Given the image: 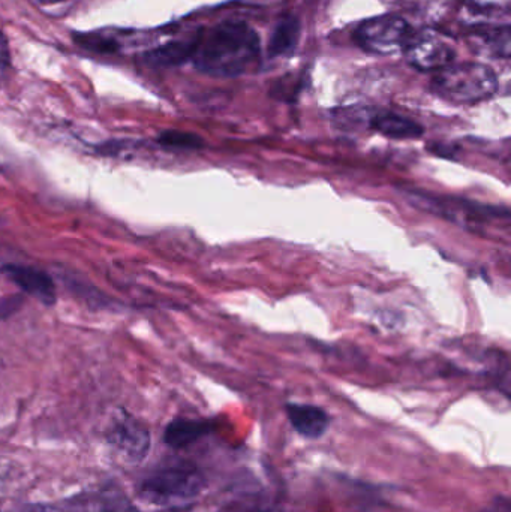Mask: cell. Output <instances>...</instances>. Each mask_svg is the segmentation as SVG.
<instances>
[{
	"label": "cell",
	"instance_id": "cell-1",
	"mask_svg": "<svg viewBox=\"0 0 511 512\" xmlns=\"http://www.w3.org/2000/svg\"><path fill=\"white\" fill-rule=\"evenodd\" d=\"M260 51V36L248 23L228 20L197 36L191 60L204 74L234 78L260 60Z\"/></svg>",
	"mask_w": 511,
	"mask_h": 512
},
{
	"label": "cell",
	"instance_id": "cell-2",
	"mask_svg": "<svg viewBox=\"0 0 511 512\" xmlns=\"http://www.w3.org/2000/svg\"><path fill=\"white\" fill-rule=\"evenodd\" d=\"M206 489V478L194 463L177 460L155 469L140 484V496L158 507H180Z\"/></svg>",
	"mask_w": 511,
	"mask_h": 512
},
{
	"label": "cell",
	"instance_id": "cell-3",
	"mask_svg": "<svg viewBox=\"0 0 511 512\" xmlns=\"http://www.w3.org/2000/svg\"><path fill=\"white\" fill-rule=\"evenodd\" d=\"M431 90L450 104L476 105L497 93L498 78L494 69L483 63H452L435 72Z\"/></svg>",
	"mask_w": 511,
	"mask_h": 512
},
{
	"label": "cell",
	"instance_id": "cell-4",
	"mask_svg": "<svg viewBox=\"0 0 511 512\" xmlns=\"http://www.w3.org/2000/svg\"><path fill=\"white\" fill-rule=\"evenodd\" d=\"M414 29L398 15H380L363 21L354 33L357 45L380 56L402 53L413 36Z\"/></svg>",
	"mask_w": 511,
	"mask_h": 512
},
{
	"label": "cell",
	"instance_id": "cell-5",
	"mask_svg": "<svg viewBox=\"0 0 511 512\" xmlns=\"http://www.w3.org/2000/svg\"><path fill=\"white\" fill-rule=\"evenodd\" d=\"M407 62L417 71L438 72L446 66L452 65L456 59V50L443 35L434 30L416 32L408 41L407 47L402 51Z\"/></svg>",
	"mask_w": 511,
	"mask_h": 512
},
{
	"label": "cell",
	"instance_id": "cell-6",
	"mask_svg": "<svg viewBox=\"0 0 511 512\" xmlns=\"http://www.w3.org/2000/svg\"><path fill=\"white\" fill-rule=\"evenodd\" d=\"M108 444L126 463H140L150 450V433L128 412L119 411L107 432Z\"/></svg>",
	"mask_w": 511,
	"mask_h": 512
},
{
	"label": "cell",
	"instance_id": "cell-7",
	"mask_svg": "<svg viewBox=\"0 0 511 512\" xmlns=\"http://www.w3.org/2000/svg\"><path fill=\"white\" fill-rule=\"evenodd\" d=\"M0 273L11 280L17 288L26 292L29 297L35 298L44 306H54L57 301L56 285L50 274L39 268L21 264H2Z\"/></svg>",
	"mask_w": 511,
	"mask_h": 512
},
{
	"label": "cell",
	"instance_id": "cell-8",
	"mask_svg": "<svg viewBox=\"0 0 511 512\" xmlns=\"http://www.w3.org/2000/svg\"><path fill=\"white\" fill-rule=\"evenodd\" d=\"M288 420L299 435L308 439H318L330 427V417L323 408L314 405H299L288 403Z\"/></svg>",
	"mask_w": 511,
	"mask_h": 512
},
{
	"label": "cell",
	"instance_id": "cell-9",
	"mask_svg": "<svg viewBox=\"0 0 511 512\" xmlns=\"http://www.w3.org/2000/svg\"><path fill=\"white\" fill-rule=\"evenodd\" d=\"M368 126L372 131L392 140H416L425 132L419 123L392 111H378L371 114Z\"/></svg>",
	"mask_w": 511,
	"mask_h": 512
},
{
	"label": "cell",
	"instance_id": "cell-10",
	"mask_svg": "<svg viewBox=\"0 0 511 512\" xmlns=\"http://www.w3.org/2000/svg\"><path fill=\"white\" fill-rule=\"evenodd\" d=\"M212 432V423L203 420H189V418H177L171 421L165 429V444L171 448H186L194 444L203 436Z\"/></svg>",
	"mask_w": 511,
	"mask_h": 512
},
{
	"label": "cell",
	"instance_id": "cell-11",
	"mask_svg": "<svg viewBox=\"0 0 511 512\" xmlns=\"http://www.w3.org/2000/svg\"><path fill=\"white\" fill-rule=\"evenodd\" d=\"M69 512H137L131 502L116 490H102L93 495L84 496L75 502Z\"/></svg>",
	"mask_w": 511,
	"mask_h": 512
},
{
	"label": "cell",
	"instance_id": "cell-12",
	"mask_svg": "<svg viewBox=\"0 0 511 512\" xmlns=\"http://www.w3.org/2000/svg\"><path fill=\"white\" fill-rule=\"evenodd\" d=\"M195 44H197V38L171 42V44L144 54V60L153 68H173V66L182 65L186 60L192 59Z\"/></svg>",
	"mask_w": 511,
	"mask_h": 512
},
{
	"label": "cell",
	"instance_id": "cell-13",
	"mask_svg": "<svg viewBox=\"0 0 511 512\" xmlns=\"http://www.w3.org/2000/svg\"><path fill=\"white\" fill-rule=\"evenodd\" d=\"M300 23L296 17L281 18L273 29L269 41V56L282 57L293 53L299 44Z\"/></svg>",
	"mask_w": 511,
	"mask_h": 512
},
{
	"label": "cell",
	"instance_id": "cell-14",
	"mask_svg": "<svg viewBox=\"0 0 511 512\" xmlns=\"http://www.w3.org/2000/svg\"><path fill=\"white\" fill-rule=\"evenodd\" d=\"M474 39H476L477 45H479L486 54L500 57V59H509L511 47L509 26L476 33V35H474Z\"/></svg>",
	"mask_w": 511,
	"mask_h": 512
},
{
	"label": "cell",
	"instance_id": "cell-15",
	"mask_svg": "<svg viewBox=\"0 0 511 512\" xmlns=\"http://www.w3.org/2000/svg\"><path fill=\"white\" fill-rule=\"evenodd\" d=\"M158 143L159 146L171 150H200L204 147V141L200 135L176 131V129L161 132L158 137Z\"/></svg>",
	"mask_w": 511,
	"mask_h": 512
},
{
	"label": "cell",
	"instance_id": "cell-16",
	"mask_svg": "<svg viewBox=\"0 0 511 512\" xmlns=\"http://www.w3.org/2000/svg\"><path fill=\"white\" fill-rule=\"evenodd\" d=\"M480 512H511V505L509 499H497L491 507L485 508Z\"/></svg>",
	"mask_w": 511,
	"mask_h": 512
},
{
	"label": "cell",
	"instance_id": "cell-17",
	"mask_svg": "<svg viewBox=\"0 0 511 512\" xmlns=\"http://www.w3.org/2000/svg\"><path fill=\"white\" fill-rule=\"evenodd\" d=\"M8 62V44H6V39L5 36H3V33H0V63H2V65H8Z\"/></svg>",
	"mask_w": 511,
	"mask_h": 512
},
{
	"label": "cell",
	"instance_id": "cell-18",
	"mask_svg": "<svg viewBox=\"0 0 511 512\" xmlns=\"http://www.w3.org/2000/svg\"><path fill=\"white\" fill-rule=\"evenodd\" d=\"M30 512H56V511H54L53 508L41 507V505H39V507L33 508V511H30Z\"/></svg>",
	"mask_w": 511,
	"mask_h": 512
},
{
	"label": "cell",
	"instance_id": "cell-19",
	"mask_svg": "<svg viewBox=\"0 0 511 512\" xmlns=\"http://www.w3.org/2000/svg\"><path fill=\"white\" fill-rule=\"evenodd\" d=\"M36 3H42V5H48V3L62 2V0H33Z\"/></svg>",
	"mask_w": 511,
	"mask_h": 512
}]
</instances>
